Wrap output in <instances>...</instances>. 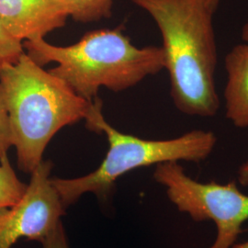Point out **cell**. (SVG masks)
<instances>
[{"label": "cell", "mask_w": 248, "mask_h": 248, "mask_svg": "<svg viewBox=\"0 0 248 248\" xmlns=\"http://www.w3.org/2000/svg\"><path fill=\"white\" fill-rule=\"evenodd\" d=\"M146 11L163 39L165 68L177 109L213 117L220 108L215 86L217 46L211 0H131Z\"/></svg>", "instance_id": "cell-1"}, {"label": "cell", "mask_w": 248, "mask_h": 248, "mask_svg": "<svg viewBox=\"0 0 248 248\" xmlns=\"http://www.w3.org/2000/svg\"><path fill=\"white\" fill-rule=\"evenodd\" d=\"M0 84L17 165L30 175L42 163L53 136L65 126L87 122L100 101L80 97L26 53L17 62L0 65Z\"/></svg>", "instance_id": "cell-2"}, {"label": "cell", "mask_w": 248, "mask_h": 248, "mask_svg": "<svg viewBox=\"0 0 248 248\" xmlns=\"http://www.w3.org/2000/svg\"><path fill=\"white\" fill-rule=\"evenodd\" d=\"M23 47L41 66L55 62L57 65L49 71L91 102L97 99L101 88L124 91L165 69L162 47L133 45L123 26L89 31L69 46L40 39L26 41Z\"/></svg>", "instance_id": "cell-3"}, {"label": "cell", "mask_w": 248, "mask_h": 248, "mask_svg": "<svg viewBox=\"0 0 248 248\" xmlns=\"http://www.w3.org/2000/svg\"><path fill=\"white\" fill-rule=\"evenodd\" d=\"M86 124L90 131L106 134L108 150L98 169L86 176L52 178L65 209L85 193H94L98 200L107 201L116 180L134 169L167 162L204 161L217 142L213 132L204 130H193L169 140H145L121 133L107 123L102 114V102Z\"/></svg>", "instance_id": "cell-4"}, {"label": "cell", "mask_w": 248, "mask_h": 248, "mask_svg": "<svg viewBox=\"0 0 248 248\" xmlns=\"http://www.w3.org/2000/svg\"><path fill=\"white\" fill-rule=\"evenodd\" d=\"M155 180L166 187L171 202L195 222L213 221L217 229L210 248H232L243 224L248 220V195L236 183L222 185L214 181L202 183L188 177L178 162L156 165Z\"/></svg>", "instance_id": "cell-5"}, {"label": "cell", "mask_w": 248, "mask_h": 248, "mask_svg": "<svg viewBox=\"0 0 248 248\" xmlns=\"http://www.w3.org/2000/svg\"><path fill=\"white\" fill-rule=\"evenodd\" d=\"M53 163H42L31 174L26 191L17 203L0 209V248H11L27 238L42 243L65 212L52 183Z\"/></svg>", "instance_id": "cell-6"}, {"label": "cell", "mask_w": 248, "mask_h": 248, "mask_svg": "<svg viewBox=\"0 0 248 248\" xmlns=\"http://www.w3.org/2000/svg\"><path fill=\"white\" fill-rule=\"evenodd\" d=\"M70 10L63 0H0V20L21 42L45 39L65 25Z\"/></svg>", "instance_id": "cell-7"}, {"label": "cell", "mask_w": 248, "mask_h": 248, "mask_svg": "<svg viewBox=\"0 0 248 248\" xmlns=\"http://www.w3.org/2000/svg\"><path fill=\"white\" fill-rule=\"evenodd\" d=\"M224 67L225 116L235 127L248 128V43L234 46L227 53Z\"/></svg>", "instance_id": "cell-8"}, {"label": "cell", "mask_w": 248, "mask_h": 248, "mask_svg": "<svg viewBox=\"0 0 248 248\" xmlns=\"http://www.w3.org/2000/svg\"><path fill=\"white\" fill-rule=\"evenodd\" d=\"M70 10V18L78 22H95L109 18L114 0H63Z\"/></svg>", "instance_id": "cell-9"}, {"label": "cell", "mask_w": 248, "mask_h": 248, "mask_svg": "<svg viewBox=\"0 0 248 248\" xmlns=\"http://www.w3.org/2000/svg\"><path fill=\"white\" fill-rule=\"evenodd\" d=\"M27 186L18 178L9 157L0 160V209L17 203L24 195Z\"/></svg>", "instance_id": "cell-10"}, {"label": "cell", "mask_w": 248, "mask_h": 248, "mask_svg": "<svg viewBox=\"0 0 248 248\" xmlns=\"http://www.w3.org/2000/svg\"><path fill=\"white\" fill-rule=\"evenodd\" d=\"M24 53L23 43L12 35L0 20V65L17 62Z\"/></svg>", "instance_id": "cell-11"}, {"label": "cell", "mask_w": 248, "mask_h": 248, "mask_svg": "<svg viewBox=\"0 0 248 248\" xmlns=\"http://www.w3.org/2000/svg\"><path fill=\"white\" fill-rule=\"evenodd\" d=\"M12 147L9 114L0 84V160L8 157L9 148Z\"/></svg>", "instance_id": "cell-12"}, {"label": "cell", "mask_w": 248, "mask_h": 248, "mask_svg": "<svg viewBox=\"0 0 248 248\" xmlns=\"http://www.w3.org/2000/svg\"><path fill=\"white\" fill-rule=\"evenodd\" d=\"M41 244L43 248H69L62 221Z\"/></svg>", "instance_id": "cell-13"}, {"label": "cell", "mask_w": 248, "mask_h": 248, "mask_svg": "<svg viewBox=\"0 0 248 248\" xmlns=\"http://www.w3.org/2000/svg\"><path fill=\"white\" fill-rule=\"evenodd\" d=\"M237 175L240 184L242 186H248V160L240 167Z\"/></svg>", "instance_id": "cell-14"}, {"label": "cell", "mask_w": 248, "mask_h": 248, "mask_svg": "<svg viewBox=\"0 0 248 248\" xmlns=\"http://www.w3.org/2000/svg\"><path fill=\"white\" fill-rule=\"evenodd\" d=\"M242 39L245 43H248V22L242 29Z\"/></svg>", "instance_id": "cell-15"}, {"label": "cell", "mask_w": 248, "mask_h": 248, "mask_svg": "<svg viewBox=\"0 0 248 248\" xmlns=\"http://www.w3.org/2000/svg\"><path fill=\"white\" fill-rule=\"evenodd\" d=\"M232 248H248V241L246 243H242L238 245H234Z\"/></svg>", "instance_id": "cell-16"}, {"label": "cell", "mask_w": 248, "mask_h": 248, "mask_svg": "<svg viewBox=\"0 0 248 248\" xmlns=\"http://www.w3.org/2000/svg\"><path fill=\"white\" fill-rule=\"evenodd\" d=\"M220 1H221V0H211L212 6H213V9H215V10H217V9H218V6H219V4H220Z\"/></svg>", "instance_id": "cell-17"}]
</instances>
